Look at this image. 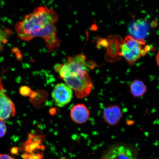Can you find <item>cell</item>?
I'll return each instance as SVG.
<instances>
[{
	"mask_svg": "<svg viewBox=\"0 0 159 159\" xmlns=\"http://www.w3.org/2000/svg\"><path fill=\"white\" fill-rule=\"evenodd\" d=\"M70 115L73 122L77 124H83L88 120L90 112L84 104H78L71 109Z\"/></svg>",
	"mask_w": 159,
	"mask_h": 159,
	"instance_id": "obj_10",
	"label": "cell"
},
{
	"mask_svg": "<svg viewBox=\"0 0 159 159\" xmlns=\"http://www.w3.org/2000/svg\"><path fill=\"white\" fill-rule=\"evenodd\" d=\"M16 152H17V148H14L12 149L11 152H13V153H16Z\"/></svg>",
	"mask_w": 159,
	"mask_h": 159,
	"instance_id": "obj_21",
	"label": "cell"
},
{
	"mask_svg": "<svg viewBox=\"0 0 159 159\" xmlns=\"http://www.w3.org/2000/svg\"><path fill=\"white\" fill-rule=\"evenodd\" d=\"M7 126L3 120H0V138L4 136L7 132Z\"/></svg>",
	"mask_w": 159,
	"mask_h": 159,
	"instance_id": "obj_14",
	"label": "cell"
},
{
	"mask_svg": "<svg viewBox=\"0 0 159 159\" xmlns=\"http://www.w3.org/2000/svg\"><path fill=\"white\" fill-rule=\"evenodd\" d=\"M123 41L122 38L119 35L109 37L108 55L109 61L115 62L121 59V47Z\"/></svg>",
	"mask_w": 159,
	"mask_h": 159,
	"instance_id": "obj_8",
	"label": "cell"
},
{
	"mask_svg": "<svg viewBox=\"0 0 159 159\" xmlns=\"http://www.w3.org/2000/svg\"><path fill=\"white\" fill-rule=\"evenodd\" d=\"M95 65L94 61H87L85 55L79 54L67 57L65 63L56 65L54 68L77 98L83 99L90 94L94 87L89 71Z\"/></svg>",
	"mask_w": 159,
	"mask_h": 159,
	"instance_id": "obj_2",
	"label": "cell"
},
{
	"mask_svg": "<svg viewBox=\"0 0 159 159\" xmlns=\"http://www.w3.org/2000/svg\"><path fill=\"white\" fill-rule=\"evenodd\" d=\"M147 52L145 51L144 49H142L140 51L141 56L143 57L147 54Z\"/></svg>",
	"mask_w": 159,
	"mask_h": 159,
	"instance_id": "obj_18",
	"label": "cell"
},
{
	"mask_svg": "<svg viewBox=\"0 0 159 159\" xmlns=\"http://www.w3.org/2000/svg\"><path fill=\"white\" fill-rule=\"evenodd\" d=\"M151 49V47L150 45H147L145 46L144 50L146 52H148Z\"/></svg>",
	"mask_w": 159,
	"mask_h": 159,
	"instance_id": "obj_19",
	"label": "cell"
},
{
	"mask_svg": "<svg viewBox=\"0 0 159 159\" xmlns=\"http://www.w3.org/2000/svg\"><path fill=\"white\" fill-rule=\"evenodd\" d=\"M58 19L54 9L39 6L16 24L15 29L18 36L23 41L28 42L35 38H41L48 50L52 52L59 49L61 42L56 25Z\"/></svg>",
	"mask_w": 159,
	"mask_h": 159,
	"instance_id": "obj_1",
	"label": "cell"
},
{
	"mask_svg": "<svg viewBox=\"0 0 159 159\" xmlns=\"http://www.w3.org/2000/svg\"><path fill=\"white\" fill-rule=\"evenodd\" d=\"M123 116V113L120 107L113 105L107 107L103 112V118L107 124L114 126L118 124Z\"/></svg>",
	"mask_w": 159,
	"mask_h": 159,
	"instance_id": "obj_9",
	"label": "cell"
},
{
	"mask_svg": "<svg viewBox=\"0 0 159 159\" xmlns=\"http://www.w3.org/2000/svg\"><path fill=\"white\" fill-rule=\"evenodd\" d=\"M15 105L0 87V120H4L14 116Z\"/></svg>",
	"mask_w": 159,
	"mask_h": 159,
	"instance_id": "obj_7",
	"label": "cell"
},
{
	"mask_svg": "<svg viewBox=\"0 0 159 159\" xmlns=\"http://www.w3.org/2000/svg\"><path fill=\"white\" fill-rule=\"evenodd\" d=\"M52 96L57 106L61 108L71 101L73 90L65 83H58L53 89Z\"/></svg>",
	"mask_w": 159,
	"mask_h": 159,
	"instance_id": "obj_5",
	"label": "cell"
},
{
	"mask_svg": "<svg viewBox=\"0 0 159 159\" xmlns=\"http://www.w3.org/2000/svg\"><path fill=\"white\" fill-rule=\"evenodd\" d=\"M27 159H41V157L38 156H27Z\"/></svg>",
	"mask_w": 159,
	"mask_h": 159,
	"instance_id": "obj_17",
	"label": "cell"
},
{
	"mask_svg": "<svg viewBox=\"0 0 159 159\" xmlns=\"http://www.w3.org/2000/svg\"><path fill=\"white\" fill-rule=\"evenodd\" d=\"M145 44L144 40H137L127 36L121 47V56L124 57L129 64L134 63L141 57L140 51L142 45Z\"/></svg>",
	"mask_w": 159,
	"mask_h": 159,
	"instance_id": "obj_3",
	"label": "cell"
},
{
	"mask_svg": "<svg viewBox=\"0 0 159 159\" xmlns=\"http://www.w3.org/2000/svg\"><path fill=\"white\" fill-rule=\"evenodd\" d=\"M12 32L11 30L7 28H3L0 27V52L3 50L4 45L8 41L9 37Z\"/></svg>",
	"mask_w": 159,
	"mask_h": 159,
	"instance_id": "obj_12",
	"label": "cell"
},
{
	"mask_svg": "<svg viewBox=\"0 0 159 159\" xmlns=\"http://www.w3.org/2000/svg\"><path fill=\"white\" fill-rule=\"evenodd\" d=\"M102 159H139L135 151L127 144L112 145L107 149Z\"/></svg>",
	"mask_w": 159,
	"mask_h": 159,
	"instance_id": "obj_4",
	"label": "cell"
},
{
	"mask_svg": "<svg viewBox=\"0 0 159 159\" xmlns=\"http://www.w3.org/2000/svg\"><path fill=\"white\" fill-rule=\"evenodd\" d=\"M156 60L157 64L159 66V52L156 56Z\"/></svg>",
	"mask_w": 159,
	"mask_h": 159,
	"instance_id": "obj_20",
	"label": "cell"
},
{
	"mask_svg": "<svg viewBox=\"0 0 159 159\" xmlns=\"http://www.w3.org/2000/svg\"><path fill=\"white\" fill-rule=\"evenodd\" d=\"M158 25V23L157 21L155 20L152 21L150 24L151 26L153 28H156L157 27Z\"/></svg>",
	"mask_w": 159,
	"mask_h": 159,
	"instance_id": "obj_16",
	"label": "cell"
},
{
	"mask_svg": "<svg viewBox=\"0 0 159 159\" xmlns=\"http://www.w3.org/2000/svg\"><path fill=\"white\" fill-rule=\"evenodd\" d=\"M0 159H15L7 154H0Z\"/></svg>",
	"mask_w": 159,
	"mask_h": 159,
	"instance_id": "obj_15",
	"label": "cell"
},
{
	"mask_svg": "<svg viewBox=\"0 0 159 159\" xmlns=\"http://www.w3.org/2000/svg\"><path fill=\"white\" fill-rule=\"evenodd\" d=\"M130 93L135 98L142 97L147 91V87L144 83L140 80H136L130 85Z\"/></svg>",
	"mask_w": 159,
	"mask_h": 159,
	"instance_id": "obj_11",
	"label": "cell"
},
{
	"mask_svg": "<svg viewBox=\"0 0 159 159\" xmlns=\"http://www.w3.org/2000/svg\"><path fill=\"white\" fill-rule=\"evenodd\" d=\"M20 92L23 96H29L31 97L33 95V91L29 87L27 86H23L21 87L20 89Z\"/></svg>",
	"mask_w": 159,
	"mask_h": 159,
	"instance_id": "obj_13",
	"label": "cell"
},
{
	"mask_svg": "<svg viewBox=\"0 0 159 159\" xmlns=\"http://www.w3.org/2000/svg\"><path fill=\"white\" fill-rule=\"evenodd\" d=\"M128 30L131 36L135 39L144 40L150 33V26L143 20L138 19L129 24Z\"/></svg>",
	"mask_w": 159,
	"mask_h": 159,
	"instance_id": "obj_6",
	"label": "cell"
}]
</instances>
